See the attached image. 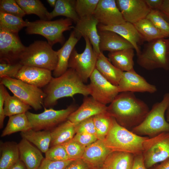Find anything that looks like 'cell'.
Listing matches in <instances>:
<instances>
[{
	"label": "cell",
	"instance_id": "4316f807",
	"mask_svg": "<svg viewBox=\"0 0 169 169\" xmlns=\"http://www.w3.org/2000/svg\"><path fill=\"white\" fill-rule=\"evenodd\" d=\"M134 155L125 152L112 151L106 158L103 166L106 169H131Z\"/></svg>",
	"mask_w": 169,
	"mask_h": 169
},
{
	"label": "cell",
	"instance_id": "ffe728a7",
	"mask_svg": "<svg viewBox=\"0 0 169 169\" xmlns=\"http://www.w3.org/2000/svg\"><path fill=\"white\" fill-rule=\"evenodd\" d=\"M97 27L99 30H109L116 33L131 44L137 55L140 53L141 51L139 45L144 41L133 24L126 22L120 24L111 26L98 24Z\"/></svg>",
	"mask_w": 169,
	"mask_h": 169
},
{
	"label": "cell",
	"instance_id": "11a10c76",
	"mask_svg": "<svg viewBox=\"0 0 169 169\" xmlns=\"http://www.w3.org/2000/svg\"><path fill=\"white\" fill-rule=\"evenodd\" d=\"M46 1L51 7L54 8L57 2L56 0H47Z\"/></svg>",
	"mask_w": 169,
	"mask_h": 169
},
{
	"label": "cell",
	"instance_id": "484cf974",
	"mask_svg": "<svg viewBox=\"0 0 169 169\" xmlns=\"http://www.w3.org/2000/svg\"><path fill=\"white\" fill-rule=\"evenodd\" d=\"M52 129L50 147L65 143L73 139L76 133L75 125L68 120Z\"/></svg>",
	"mask_w": 169,
	"mask_h": 169
},
{
	"label": "cell",
	"instance_id": "e575fe53",
	"mask_svg": "<svg viewBox=\"0 0 169 169\" xmlns=\"http://www.w3.org/2000/svg\"><path fill=\"white\" fill-rule=\"evenodd\" d=\"M31 108V106L15 95H10L6 90L4 107L5 116L25 113Z\"/></svg>",
	"mask_w": 169,
	"mask_h": 169
},
{
	"label": "cell",
	"instance_id": "74e56055",
	"mask_svg": "<svg viewBox=\"0 0 169 169\" xmlns=\"http://www.w3.org/2000/svg\"><path fill=\"white\" fill-rule=\"evenodd\" d=\"M146 18L166 37H169V19L159 10H151Z\"/></svg>",
	"mask_w": 169,
	"mask_h": 169
},
{
	"label": "cell",
	"instance_id": "60d3db41",
	"mask_svg": "<svg viewBox=\"0 0 169 169\" xmlns=\"http://www.w3.org/2000/svg\"><path fill=\"white\" fill-rule=\"evenodd\" d=\"M0 11L22 18L26 15L15 0H0Z\"/></svg>",
	"mask_w": 169,
	"mask_h": 169
},
{
	"label": "cell",
	"instance_id": "7c38bea8",
	"mask_svg": "<svg viewBox=\"0 0 169 169\" xmlns=\"http://www.w3.org/2000/svg\"><path fill=\"white\" fill-rule=\"evenodd\" d=\"M88 84L90 95L95 100L106 105L110 104L119 94L118 86L105 79L96 69L91 75Z\"/></svg>",
	"mask_w": 169,
	"mask_h": 169
},
{
	"label": "cell",
	"instance_id": "30bf717a",
	"mask_svg": "<svg viewBox=\"0 0 169 169\" xmlns=\"http://www.w3.org/2000/svg\"><path fill=\"white\" fill-rule=\"evenodd\" d=\"M85 47L79 53L74 48L71 55L68 68L74 70L84 83H86L95 69L98 54L95 52L89 39L84 38Z\"/></svg>",
	"mask_w": 169,
	"mask_h": 169
},
{
	"label": "cell",
	"instance_id": "9c48e42d",
	"mask_svg": "<svg viewBox=\"0 0 169 169\" xmlns=\"http://www.w3.org/2000/svg\"><path fill=\"white\" fill-rule=\"evenodd\" d=\"M76 109V106L71 104L64 109L56 110L52 108H45L40 113L35 114L28 111L26 114L32 129L36 131L50 130L67 120L69 115Z\"/></svg>",
	"mask_w": 169,
	"mask_h": 169
},
{
	"label": "cell",
	"instance_id": "d590c367",
	"mask_svg": "<svg viewBox=\"0 0 169 169\" xmlns=\"http://www.w3.org/2000/svg\"><path fill=\"white\" fill-rule=\"evenodd\" d=\"M27 20L17 17L0 11V29L14 33L18 32L27 25Z\"/></svg>",
	"mask_w": 169,
	"mask_h": 169
},
{
	"label": "cell",
	"instance_id": "44dd1931",
	"mask_svg": "<svg viewBox=\"0 0 169 169\" xmlns=\"http://www.w3.org/2000/svg\"><path fill=\"white\" fill-rule=\"evenodd\" d=\"M111 152L103 140L98 139L86 147L81 159L92 168L98 167L103 165Z\"/></svg>",
	"mask_w": 169,
	"mask_h": 169
},
{
	"label": "cell",
	"instance_id": "db71d44e",
	"mask_svg": "<svg viewBox=\"0 0 169 169\" xmlns=\"http://www.w3.org/2000/svg\"><path fill=\"white\" fill-rule=\"evenodd\" d=\"M154 169H169V159L161 162Z\"/></svg>",
	"mask_w": 169,
	"mask_h": 169
},
{
	"label": "cell",
	"instance_id": "f35d334b",
	"mask_svg": "<svg viewBox=\"0 0 169 169\" xmlns=\"http://www.w3.org/2000/svg\"><path fill=\"white\" fill-rule=\"evenodd\" d=\"M99 0H76L75 10L79 18L93 15Z\"/></svg>",
	"mask_w": 169,
	"mask_h": 169
},
{
	"label": "cell",
	"instance_id": "83f0119b",
	"mask_svg": "<svg viewBox=\"0 0 169 169\" xmlns=\"http://www.w3.org/2000/svg\"><path fill=\"white\" fill-rule=\"evenodd\" d=\"M0 169H9L20 159L18 144L14 141L1 142Z\"/></svg>",
	"mask_w": 169,
	"mask_h": 169
},
{
	"label": "cell",
	"instance_id": "f6af8a7d",
	"mask_svg": "<svg viewBox=\"0 0 169 169\" xmlns=\"http://www.w3.org/2000/svg\"><path fill=\"white\" fill-rule=\"evenodd\" d=\"M73 160L54 161L44 158L37 169H64Z\"/></svg>",
	"mask_w": 169,
	"mask_h": 169
},
{
	"label": "cell",
	"instance_id": "8fae6325",
	"mask_svg": "<svg viewBox=\"0 0 169 169\" xmlns=\"http://www.w3.org/2000/svg\"><path fill=\"white\" fill-rule=\"evenodd\" d=\"M142 154L147 168L169 159V132L149 137L144 142Z\"/></svg>",
	"mask_w": 169,
	"mask_h": 169
},
{
	"label": "cell",
	"instance_id": "3957f363",
	"mask_svg": "<svg viewBox=\"0 0 169 169\" xmlns=\"http://www.w3.org/2000/svg\"><path fill=\"white\" fill-rule=\"evenodd\" d=\"M149 138L137 135L119 124L113 119L110 129L103 140L112 151L142 153L145 141Z\"/></svg>",
	"mask_w": 169,
	"mask_h": 169
},
{
	"label": "cell",
	"instance_id": "277c9868",
	"mask_svg": "<svg viewBox=\"0 0 169 169\" xmlns=\"http://www.w3.org/2000/svg\"><path fill=\"white\" fill-rule=\"evenodd\" d=\"M169 103V93H167L164 95L160 102L153 105L144 120L131 131L139 136H147L149 138L169 132V123L165 118Z\"/></svg>",
	"mask_w": 169,
	"mask_h": 169
},
{
	"label": "cell",
	"instance_id": "6f0895ef",
	"mask_svg": "<svg viewBox=\"0 0 169 169\" xmlns=\"http://www.w3.org/2000/svg\"><path fill=\"white\" fill-rule=\"evenodd\" d=\"M91 169H106L103 166V165L96 167H92Z\"/></svg>",
	"mask_w": 169,
	"mask_h": 169
},
{
	"label": "cell",
	"instance_id": "9a60e30c",
	"mask_svg": "<svg viewBox=\"0 0 169 169\" xmlns=\"http://www.w3.org/2000/svg\"><path fill=\"white\" fill-rule=\"evenodd\" d=\"M115 1L125 21L132 24L146 18L151 10L145 0H116Z\"/></svg>",
	"mask_w": 169,
	"mask_h": 169
},
{
	"label": "cell",
	"instance_id": "bcb514c9",
	"mask_svg": "<svg viewBox=\"0 0 169 169\" xmlns=\"http://www.w3.org/2000/svg\"><path fill=\"white\" fill-rule=\"evenodd\" d=\"M73 139L86 147L98 140L96 136L86 133H76Z\"/></svg>",
	"mask_w": 169,
	"mask_h": 169
},
{
	"label": "cell",
	"instance_id": "6da1fadb",
	"mask_svg": "<svg viewBox=\"0 0 169 169\" xmlns=\"http://www.w3.org/2000/svg\"><path fill=\"white\" fill-rule=\"evenodd\" d=\"M107 111L122 126L129 129L144 120L150 110L147 105L136 97L134 93H119L107 106Z\"/></svg>",
	"mask_w": 169,
	"mask_h": 169
},
{
	"label": "cell",
	"instance_id": "7bdbcfd3",
	"mask_svg": "<svg viewBox=\"0 0 169 169\" xmlns=\"http://www.w3.org/2000/svg\"><path fill=\"white\" fill-rule=\"evenodd\" d=\"M23 66L19 62L9 63L0 62V78L6 77L15 78L16 75Z\"/></svg>",
	"mask_w": 169,
	"mask_h": 169
},
{
	"label": "cell",
	"instance_id": "d6a6232c",
	"mask_svg": "<svg viewBox=\"0 0 169 169\" xmlns=\"http://www.w3.org/2000/svg\"><path fill=\"white\" fill-rule=\"evenodd\" d=\"M75 1L74 0H57L54 9L50 13L51 19L62 16L76 23L79 18L75 10Z\"/></svg>",
	"mask_w": 169,
	"mask_h": 169
},
{
	"label": "cell",
	"instance_id": "f907efd6",
	"mask_svg": "<svg viewBox=\"0 0 169 169\" xmlns=\"http://www.w3.org/2000/svg\"><path fill=\"white\" fill-rule=\"evenodd\" d=\"M151 10H159L163 0H145Z\"/></svg>",
	"mask_w": 169,
	"mask_h": 169
},
{
	"label": "cell",
	"instance_id": "816d5d0a",
	"mask_svg": "<svg viewBox=\"0 0 169 169\" xmlns=\"http://www.w3.org/2000/svg\"><path fill=\"white\" fill-rule=\"evenodd\" d=\"M159 10L169 19V0H163Z\"/></svg>",
	"mask_w": 169,
	"mask_h": 169
},
{
	"label": "cell",
	"instance_id": "ee69618b",
	"mask_svg": "<svg viewBox=\"0 0 169 169\" xmlns=\"http://www.w3.org/2000/svg\"><path fill=\"white\" fill-rule=\"evenodd\" d=\"M75 125L76 133H88L93 135L97 138L93 117L85 120Z\"/></svg>",
	"mask_w": 169,
	"mask_h": 169
},
{
	"label": "cell",
	"instance_id": "f5cc1de1",
	"mask_svg": "<svg viewBox=\"0 0 169 169\" xmlns=\"http://www.w3.org/2000/svg\"><path fill=\"white\" fill-rule=\"evenodd\" d=\"M9 169H27L23 162L20 159Z\"/></svg>",
	"mask_w": 169,
	"mask_h": 169
},
{
	"label": "cell",
	"instance_id": "cb8c5ba5",
	"mask_svg": "<svg viewBox=\"0 0 169 169\" xmlns=\"http://www.w3.org/2000/svg\"><path fill=\"white\" fill-rule=\"evenodd\" d=\"M79 39L73 31L63 46L57 51L58 63L53 73L54 77L61 76L68 69L69 62L71 55Z\"/></svg>",
	"mask_w": 169,
	"mask_h": 169
},
{
	"label": "cell",
	"instance_id": "4dcf8cb0",
	"mask_svg": "<svg viewBox=\"0 0 169 169\" xmlns=\"http://www.w3.org/2000/svg\"><path fill=\"white\" fill-rule=\"evenodd\" d=\"M32 129L31 125L25 113L9 117L7 124L3 131L1 137L18 131L23 132Z\"/></svg>",
	"mask_w": 169,
	"mask_h": 169
},
{
	"label": "cell",
	"instance_id": "4fadbf2b",
	"mask_svg": "<svg viewBox=\"0 0 169 169\" xmlns=\"http://www.w3.org/2000/svg\"><path fill=\"white\" fill-rule=\"evenodd\" d=\"M26 47L22 43L18 34L0 29V61L18 62Z\"/></svg>",
	"mask_w": 169,
	"mask_h": 169
},
{
	"label": "cell",
	"instance_id": "52a82bcc",
	"mask_svg": "<svg viewBox=\"0 0 169 169\" xmlns=\"http://www.w3.org/2000/svg\"><path fill=\"white\" fill-rule=\"evenodd\" d=\"M73 21L67 18L54 21L40 19L30 22L27 20L25 31L27 34H37L43 36L52 46L57 43L63 44L65 39L63 33L74 28Z\"/></svg>",
	"mask_w": 169,
	"mask_h": 169
},
{
	"label": "cell",
	"instance_id": "f546056e",
	"mask_svg": "<svg viewBox=\"0 0 169 169\" xmlns=\"http://www.w3.org/2000/svg\"><path fill=\"white\" fill-rule=\"evenodd\" d=\"M20 135L22 138L34 145L43 153H45L50 147V130L36 131L32 129L21 132Z\"/></svg>",
	"mask_w": 169,
	"mask_h": 169
},
{
	"label": "cell",
	"instance_id": "d6986e66",
	"mask_svg": "<svg viewBox=\"0 0 169 169\" xmlns=\"http://www.w3.org/2000/svg\"><path fill=\"white\" fill-rule=\"evenodd\" d=\"M106 105L95 100L92 97L85 96L81 105L73 112L68 120L76 125L82 121L107 111Z\"/></svg>",
	"mask_w": 169,
	"mask_h": 169
},
{
	"label": "cell",
	"instance_id": "9f6ffc18",
	"mask_svg": "<svg viewBox=\"0 0 169 169\" xmlns=\"http://www.w3.org/2000/svg\"><path fill=\"white\" fill-rule=\"evenodd\" d=\"M166 120L168 122H169V103L166 111Z\"/></svg>",
	"mask_w": 169,
	"mask_h": 169
},
{
	"label": "cell",
	"instance_id": "681fc988",
	"mask_svg": "<svg viewBox=\"0 0 169 169\" xmlns=\"http://www.w3.org/2000/svg\"><path fill=\"white\" fill-rule=\"evenodd\" d=\"M147 168L145 164L142 153L135 155L131 169H147Z\"/></svg>",
	"mask_w": 169,
	"mask_h": 169
},
{
	"label": "cell",
	"instance_id": "ac0fdd59",
	"mask_svg": "<svg viewBox=\"0 0 169 169\" xmlns=\"http://www.w3.org/2000/svg\"><path fill=\"white\" fill-rule=\"evenodd\" d=\"M53 77L51 71L37 67L23 65L15 78L40 88L46 86Z\"/></svg>",
	"mask_w": 169,
	"mask_h": 169
},
{
	"label": "cell",
	"instance_id": "ab89813d",
	"mask_svg": "<svg viewBox=\"0 0 169 169\" xmlns=\"http://www.w3.org/2000/svg\"><path fill=\"white\" fill-rule=\"evenodd\" d=\"M70 160L81 159L86 147L73 139L63 144Z\"/></svg>",
	"mask_w": 169,
	"mask_h": 169
},
{
	"label": "cell",
	"instance_id": "f1b7e54d",
	"mask_svg": "<svg viewBox=\"0 0 169 169\" xmlns=\"http://www.w3.org/2000/svg\"><path fill=\"white\" fill-rule=\"evenodd\" d=\"M134 50L129 48L114 52H109L108 59L117 68L122 72L134 69Z\"/></svg>",
	"mask_w": 169,
	"mask_h": 169
},
{
	"label": "cell",
	"instance_id": "5b68a950",
	"mask_svg": "<svg viewBox=\"0 0 169 169\" xmlns=\"http://www.w3.org/2000/svg\"><path fill=\"white\" fill-rule=\"evenodd\" d=\"M57 51L54 50L48 42L37 40L25 49L18 62L24 66H32L54 71L58 63Z\"/></svg>",
	"mask_w": 169,
	"mask_h": 169
},
{
	"label": "cell",
	"instance_id": "603a6c76",
	"mask_svg": "<svg viewBox=\"0 0 169 169\" xmlns=\"http://www.w3.org/2000/svg\"><path fill=\"white\" fill-rule=\"evenodd\" d=\"M18 147L20 159L27 169H37L44 158L41 151L23 138L18 144Z\"/></svg>",
	"mask_w": 169,
	"mask_h": 169
},
{
	"label": "cell",
	"instance_id": "7dc6e473",
	"mask_svg": "<svg viewBox=\"0 0 169 169\" xmlns=\"http://www.w3.org/2000/svg\"><path fill=\"white\" fill-rule=\"evenodd\" d=\"M5 86L0 84V128L2 129L3 126L4 121L5 117L4 107L6 90Z\"/></svg>",
	"mask_w": 169,
	"mask_h": 169
},
{
	"label": "cell",
	"instance_id": "680465c9",
	"mask_svg": "<svg viewBox=\"0 0 169 169\" xmlns=\"http://www.w3.org/2000/svg\"><path fill=\"white\" fill-rule=\"evenodd\" d=\"M168 39L169 43V37H168Z\"/></svg>",
	"mask_w": 169,
	"mask_h": 169
},
{
	"label": "cell",
	"instance_id": "e0dca14e",
	"mask_svg": "<svg viewBox=\"0 0 169 169\" xmlns=\"http://www.w3.org/2000/svg\"><path fill=\"white\" fill-rule=\"evenodd\" d=\"M74 30L75 35L80 39L82 37L90 40L95 52L98 55L101 52L99 49L100 37L98 31L99 22L92 16L79 18L76 23Z\"/></svg>",
	"mask_w": 169,
	"mask_h": 169
},
{
	"label": "cell",
	"instance_id": "b9f144b4",
	"mask_svg": "<svg viewBox=\"0 0 169 169\" xmlns=\"http://www.w3.org/2000/svg\"><path fill=\"white\" fill-rule=\"evenodd\" d=\"M45 158L54 161H64L70 160L63 145L50 147L45 153Z\"/></svg>",
	"mask_w": 169,
	"mask_h": 169
},
{
	"label": "cell",
	"instance_id": "8d00e7d4",
	"mask_svg": "<svg viewBox=\"0 0 169 169\" xmlns=\"http://www.w3.org/2000/svg\"><path fill=\"white\" fill-rule=\"evenodd\" d=\"M113 119L107 110L93 116L98 139L104 140L110 129Z\"/></svg>",
	"mask_w": 169,
	"mask_h": 169
},
{
	"label": "cell",
	"instance_id": "d4e9b609",
	"mask_svg": "<svg viewBox=\"0 0 169 169\" xmlns=\"http://www.w3.org/2000/svg\"><path fill=\"white\" fill-rule=\"evenodd\" d=\"M95 68L109 82L118 86L123 72L115 67L102 52L98 55Z\"/></svg>",
	"mask_w": 169,
	"mask_h": 169
},
{
	"label": "cell",
	"instance_id": "836d02e7",
	"mask_svg": "<svg viewBox=\"0 0 169 169\" xmlns=\"http://www.w3.org/2000/svg\"><path fill=\"white\" fill-rule=\"evenodd\" d=\"M26 14H34L40 19L49 21L51 19L50 13L39 0H16Z\"/></svg>",
	"mask_w": 169,
	"mask_h": 169
},
{
	"label": "cell",
	"instance_id": "2e32d148",
	"mask_svg": "<svg viewBox=\"0 0 169 169\" xmlns=\"http://www.w3.org/2000/svg\"><path fill=\"white\" fill-rule=\"evenodd\" d=\"M93 16L100 24L105 26L125 22L115 0H100Z\"/></svg>",
	"mask_w": 169,
	"mask_h": 169
},
{
	"label": "cell",
	"instance_id": "7a4b0ae2",
	"mask_svg": "<svg viewBox=\"0 0 169 169\" xmlns=\"http://www.w3.org/2000/svg\"><path fill=\"white\" fill-rule=\"evenodd\" d=\"M84 83L74 70L69 68L61 76L53 77L45 86L44 91L46 96L43 105L46 108L54 106L60 99L73 97L77 94L88 96L90 90Z\"/></svg>",
	"mask_w": 169,
	"mask_h": 169
},
{
	"label": "cell",
	"instance_id": "c3c4849f",
	"mask_svg": "<svg viewBox=\"0 0 169 169\" xmlns=\"http://www.w3.org/2000/svg\"><path fill=\"white\" fill-rule=\"evenodd\" d=\"M92 167L82 159L73 160L64 169H91Z\"/></svg>",
	"mask_w": 169,
	"mask_h": 169
},
{
	"label": "cell",
	"instance_id": "1f68e13d",
	"mask_svg": "<svg viewBox=\"0 0 169 169\" xmlns=\"http://www.w3.org/2000/svg\"><path fill=\"white\" fill-rule=\"evenodd\" d=\"M133 24L144 40L147 42L157 39L167 38L146 18Z\"/></svg>",
	"mask_w": 169,
	"mask_h": 169
},
{
	"label": "cell",
	"instance_id": "8992f818",
	"mask_svg": "<svg viewBox=\"0 0 169 169\" xmlns=\"http://www.w3.org/2000/svg\"><path fill=\"white\" fill-rule=\"evenodd\" d=\"M137 55V63L146 70L169 69L168 38H161L148 42L142 51Z\"/></svg>",
	"mask_w": 169,
	"mask_h": 169
},
{
	"label": "cell",
	"instance_id": "ba28073f",
	"mask_svg": "<svg viewBox=\"0 0 169 169\" xmlns=\"http://www.w3.org/2000/svg\"><path fill=\"white\" fill-rule=\"evenodd\" d=\"M0 84L35 110L42 109L46 95L40 88L20 79L6 77L0 78Z\"/></svg>",
	"mask_w": 169,
	"mask_h": 169
},
{
	"label": "cell",
	"instance_id": "5bb4252c",
	"mask_svg": "<svg viewBox=\"0 0 169 169\" xmlns=\"http://www.w3.org/2000/svg\"><path fill=\"white\" fill-rule=\"evenodd\" d=\"M119 93L124 92L154 93L157 90L154 85L148 83L133 69L123 72L117 86Z\"/></svg>",
	"mask_w": 169,
	"mask_h": 169
},
{
	"label": "cell",
	"instance_id": "7402d4cb",
	"mask_svg": "<svg viewBox=\"0 0 169 169\" xmlns=\"http://www.w3.org/2000/svg\"><path fill=\"white\" fill-rule=\"evenodd\" d=\"M98 32L100 37L99 49L101 52H112L134 49L130 42L115 32L109 30H99Z\"/></svg>",
	"mask_w": 169,
	"mask_h": 169
}]
</instances>
